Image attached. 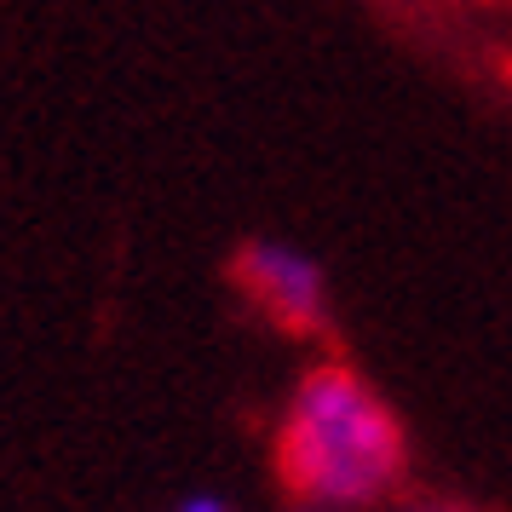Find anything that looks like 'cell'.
Here are the masks:
<instances>
[{
	"instance_id": "6da1fadb",
	"label": "cell",
	"mask_w": 512,
	"mask_h": 512,
	"mask_svg": "<svg viewBox=\"0 0 512 512\" xmlns=\"http://www.w3.org/2000/svg\"><path fill=\"white\" fill-rule=\"evenodd\" d=\"M282 489L317 512H380L409 484V432L363 369L323 357L300 369L271 432Z\"/></svg>"
},
{
	"instance_id": "7a4b0ae2",
	"label": "cell",
	"mask_w": 512,
	"mask_h": 512,
	"mask_svg": "<svg viewBox=\"0 0 512 512\" xmlns=\"http://www.w3.org/2000/svg\"><path fill=\"white\" fill-rule=\"evenodd\" d=\"M236 288L248 294L259 317L282 334H294V340H317L328 328V271L317 259L294 248V242H282V236H254V242H242V254H236Z\"/></svg>"
},
{
	"instance_id": "3957f363",
	"label": "cell",
	"mask_w": 512,
	"mask_h": 512,
	"mask_svg": "<svg viewBox=\"0 0 512 512\" xmlns=\"http://www.w3.org/2000/svg\"><path fill=\"white\" fill-rule=\"evenodd\" d=\"M173 512H236V507L225 501V495H208V489H196V495H185V501H179Z\"/></svg>"
},
{
	"instance_id": "277c9868",
	"label": "cell",
	"mask_w": 512,
	"mask_h": 512,
	"mask_svg": "<svg viewBox=\"0 0 512 512\" xmlns=\"http://www.w3.org/2000/svg\"><path fill=\"white\" fill-rule=\"evenodd\" d=\"M397 512H472V507H455V501H409V507Z\"/></svg>"
},
{
	"instance_id": "5b68a950",
	"label": "cell",
	"mask_w": 512,
	"mask_h": 512,
	"mask_svg": "<svg viewBox=\"0 0 512 512\" xmlns=\"http://www.w3.org/2000/svg\"><path fill=\"white\" fill-rule=\"evenodd\" d=\"M300 512H317V507H300Z\"/></svg>"
}]
</instances>
